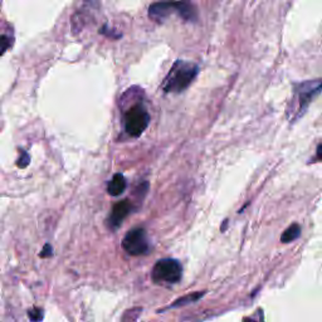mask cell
<instances>
[{
	"label": "cell",
	"mask_w": 322,
	"mask_h": 322,
	"mask_svg": "<svg viewBox=\"0 0 322 322\" xmlns=\"http://www.w3.org/2000/svg\"><path fill=\"white\" fill-rule=\"evenodd\" d=\"M197 76V66L189 62L177 61L170 69L169 75L166 76L164 81V91L166 93L185 91L189 86L191 85L195 77Z\"/></svg>",
	"instance_id": "1"
},
{
	"label": "cell",
	"mask_w": 322,
	"mask_h": 322,
	"mask_svg": "<svg viewBox=\"0 0 322 322\" xmlns=\"http://www.w3.org/2000/svg\"><path fill=\"white\" fill-rule=\"evenodd\" d=\"M153 280L156 283H178L183 276V267L180 262L172 258H164L156 262L153 268Z\"/></svg>",
	"instance_id": "2"
},
{
	"label": "cell",
	"mask_w": 322,
	"mask_h": 322,
	"mask_svg": "<svg viewBox=\"0 0 322 322\" xmlns=\"http://www.w3.org/2000/svg\"><path fill=\"white\" fill-rule=\"evenodd\" d=\"M322 91V78L307 81L294 85V94L297 97V107L294 111V120L300 118L307 110L308 105Z\"/></svg>",
	"instance_id": "3"
},
{
	"label": "cell",
	"mask_w": 322,
	"mask_h": 322,
	"mask_svg": "<svg viewBox=\"0 0 322 322\" xmlns=\"http://www.w3.org/2000/svg\"><path fill=\"white\" fill-rule=\"evenodd\" d=\"M150 115L142 105H135L125 113V131L131 137H139L147 129Z\"/></svg>",
	"instance_id": "4"
},
{
	"label": "cell",
	"mask_w": 322,
	"mask_h": 322,
	"mask_svg": "<svg viewBox=\"0 0 322 322\" xmlns=\"http://www.w3.org/2000/svg\"><path fill=\"white\" fill-rule=\"evenodd\" d=\"M122 247L130 256H142L150 250L147 237L143 228L131 229L122 240Z\"/></svg>",
	"instance_id": "5"
},
{
	"label": "cell",
	"mask_w": 322,
	"mask_h": 322,
	"mask_svg": "<svg viewBox=\"0 0 322 322\" xmlns=\"http://www.w3.org/2000/svg\"><path fill=\"white\" fill-rule=\"evenodd\" d=\"M132 210V204L129 200H121L117 204L113 205L112 212H111L110 216H108V227L111 229H117L118 227L122 224L123 219L131 213Z\"/></svg>",
	"instance_id": "6"
},
{
	"label": "cell",
	"mask_w": 322,
	"mask_h": 322,
	"mask_svg": "<svg viewBox=\"0 0 322 322\" xmlns=\"http://www.w3.org/2000/svg\"><path fill=\"white\" fill-rule=\"evenodd\" d=\"M172 13H177L175 2H160L154 3L148 7V17L155 21H162L169 18Z\"/></svg>",
	"instance_id": "7"
},
{
	"label": "cell",
	"mask_w": 322,
	"mask_h": 322,
	"mask_svg": "<svg viewBox=\"0 0 322 322\" xmlns=\"http://www.w3.org/2000/svg\"><path fill=\"white\" fill-rule=\"evenodd\" d=\"M177 4V13L184 20L186 21H196L197 14L196 9L191 3L189 2H175Z\"/></svg>",
	"instance_id": "8"
},
{
	"label": "cell",
	"mask_w": 322,
	"mask_h": 322,
	"mask_svg": "<svg viewBox=\"0 0 322 322\" xmlns=\"http://www.w3.org/2000/svg\"><path fill=\"white\" fill-rule=\"evenodd\" d=\"M126 189V179L123 178L122 174H116L113 175V178L108 183L107 191L110 195L112 196H118L125 191Z\"/></svg>",
	"instance_id": "9"
},
{
	"label": "cell",
	"mask_w": 322,
	"mask_h": 322,
	"mask_svg": "<svg viewBox=\"0 0 322 322\" xmlns=\"http://www.w3.org/2000/svg\"><path fill=\"white\" fill-rule=\"evenodd\" d=\"M300 235H301V226L297 223H293L283 232L282 235H281V242L291 243L293 242V240H296L297 238H300Z\"/></svg>",
	"instance_id": "10"
},
{
	"label": "cell",
	"mask_w": 322,
	"mask_h": 322,
	"mask_svg": "<svg viewBox=\"0 0 322 322\" xmlns=\"http://www.w3.org/2000/svg\"><path fill=\"white\" fill-rule=\"evenodd\" d=\"M204 294V292H195V293H190V294H186V296L180 297L178 301H175L170 307H179V306H184V305H188L191 304V302L196 301V300L202 299V296Z\"/></svg>",
	"instance_id": "11"
},
{
	"label": "cell",
	"mask_w": 322,
	"mask_h": 322,
	"mask_svg": "<svg viewBox=\"0 0 322 322\" xmlns=\"http://www.w3.org/2000/svg\"><path fill=\"white\" fill-rule=\"evenodd\" d=\"M29 162H31V156L28 155V153H27L26 150H20V154H19V159H18V167H20V169H26L27 166L29 165Z\"/></svg>",
	"instance_id": "12"
},
{
	"label": "cell",
	"mask_w": 322,
	"mask_h": 322,
	"mask_svg": "<svg viewBox=\"0 0 322 322\" xmlns=\"http://www.w3.org/2000/svg\"><path fill=\"white\" fill-rule=\"evenodd\" d=\"M28 316H29V320H31L32 322H40L43 320V310L38 307L33 308V310L29 311Z\"/></svg>",
	"instance_id": "13"
},
{
	"label": "cell",
	"mask_w": 322,
	"mask_h": 322,
	"mask_svg": "<svg viewBox=\"0 0 322 322\" xmlns=\"http://www.w3.org/2000/svg\"><path fill=\"white\" fill-rule=\"evenodd\" d=\"M10 45V40L7 36H0V56H3Z\"/></svg>",
	"instance_id": "14"
},
{
	"label": "cell",
	"mask_w": 322,
	"mask_h": 322,
	"mask_svg": "<svg viewBox=\"0 0 322 322\" xmlns=\"http://www.w3.org/2000/svg\"><path fill=\"white\" fill-rule=\"evenodd\" d=\"M53 254V248L51 244H45L44 247H43V251L40 252V257L42 258H47V257H51Z\"/></svg>",
	"instance_id": "15"
},
{
	"label": "cell",
	"mask_w": 322,
	"mask_h": 322,
	"mask_svg": "<svg viewBox=\"0 0 322 322\" xmlns=\"http://www.w3.org/2000/svg\"><path fill=\"white\" fill-rule=\"evenodd\" d=\"M316 160L322 161V143H320L317 147V151H316Z\"/></svg>",
	"instance_id": "16"
}]
</instances>
